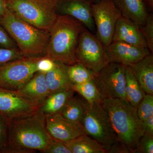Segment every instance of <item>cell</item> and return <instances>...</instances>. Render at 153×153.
Returning a JSON list of instances; mask_svg holds the SVG:
<instances>
[{"instance_id": "obj_11", "label": "cell", "mask_w": 153, "mask_h": 153, "mask_svg": "<svg viewBox=\"0 0 153 153\" xmlns=\"http://www.w3.org/2000/svg\"><path fill=\"white\" fill-rule=\"evenodd\" d=\"M38 108L18 91L0 87V115L9 122L33 116Z\"/></svg>"}, {"instance_id": "obj_34", "label": "cell", "mask_w": 153, "mask_h": 153, "mask_svg": "<svg viewBox=\"0 0 153 153\" xmlns=\"http://www.w3.org/2000/svg\"><path fill=\"white\" fill-rule=\"evenodd\" d=\"M106 153H134V151L123 143L117 141L110 147Z\"/></svg>"}, {"instance_id": "obj_3", "label": "cell", "mask_w": 153, "mask_h": 153, "mask_svg": "<svg viewBox=\"0 0 153 153\" xmlns=\"http://www.w3.org/2000/svg\"><path fill=\"white\" fill-rule=\"evenodd\" d=\"M100 104L107 114L117 141L123 143L135 153L145 134L137 108L127 100L120 98H103Z\"/></svg>"}, {"instance_id": "obj_12", "label": "cell", "mask_w": 153, "mask_h": 153, "mask_svg": "<svg viewBox=\"0 0 153 153\" xmlns=\"http://www.w3.org/2000/svg\"><path fill=\"white\" fill-rule=\"evenodd\" d=\"M46 128L51 137L63 142L86 134L80 123L66 119L60 114L45 117Z\"/></svg>"}, {"instance_id": "obj_2", "label": "cell", "mask_w": 153, "mask_h": 153, "mask_svg": "<svg viewBox=\"0 0 153 153\" xmlns=\"http://www.w3.org/2000/svg\"><path fill=\"white\" fill-rule=\"evenodd\" d=\"M84 26L67 15H58L49 31L45 57L70 66L77 63L76 52Z\"/></svg>"}, {"instance_id": "obj_13", "label": "cell", "mask_w": 153, "mask_h": 153, "mask_svg": "<svg viewBox=\"0 0 153 153\" xmlns=\"http://www.w3.org/2000/svg\"><path fill=\"white\" fill-rule=\"evenodd\" d=\"M110 62L131 66L149 55L147 48L121 41H112L105 47Z\"/></svg>"}, {"instance_id": "obj_38", "label": "cell", "mask_w": 153, "mask_h": 153, "mask_svg": "<svg viewBox=\"0 0 153 153\" xmlns=\"http://www.w3.org/2000/svg\"><path fill=\"white\" fill-rule=\"evenodd\" d=\"M88 1L92 3V4H94V3L98 2L100 0H88Z\"/></svg>"}, {"instance_id": "obj_4", "label": "cell", "mask_w": 153, "mask_h": 153, "mask_svg": "<svg viewBox=\"0 0 153 153\" xmlns=\"http://www.w3.org/2000/svg\"><path fill=\"white\" fill-rule=\"evenodd\" d=\"M0 24L25 57L45 56L49 41V32L25 22L8 9L0 18Z\"/></svg>"}, {"instance_id": "obj_25", "label": "cell", "mask_w": 153, "mask_h": 153, "mask_svg": "<svg viewBox=\"0 0 153 153\" xmlns=\"http://www.w3.org/2000/svg\"><path fill=\"white\" fill-rule=\"evenodd\" d=\"M60 114L66 119L74 122L80 123L83 114V108L79 98L74 96L68 99L61 111Z\"/></svg>"}, {"instance_id": "obj_37", "label": "cell", "mask_w": 153, "mask_h": 153, "mask_svg": "<svg viewBox=\"0 0 153 153\" xmlns=\"http://www.w3.org/2000/svg\"><path fill=\"white\" fill-rule=\"evenodd\" d=\"M144 2L149 7L151 10H153V0H143Z\"/></svg>"}, {"instance_id": "obj_35", "label": "cell", "mask_w": 153, "mask_h": 153, "mask_svg": "<svg viewBox=\"0 0 153 153\" xmlns=\"http://www.w3.org/2000/svg\"><path fill=\"white\" fill-rule=\"evenodd\" d=\"M142 126L145 133L153 135V116L143 121Z\"/></svg>"}, {"instance_id": "obj_21", "label": "cell", "mask_w": 153, "mask_h": 153, "mask_svg": "<svg viewBox=\"0 0 153 153\" xmlns=\"http://www.w3.org/2000/svg\"><path fill=\"white\" fill-rule=\"evenodd\" d=\"M71 153H106V149L87 134L64 142Z\"/></svg>"}, {"instance_id": "obj_22", "label": "cell", "mask_w": 153, "mask_h": 153, "mask_svg": "<svg viewBox=\"0 0 153 153\" xmlns=\"http://www.w3.org/2000/svg\"><path fill=\"white\" fill-rule=\"evenodd\" d=\"M125 92L127 100L135 108L146 94L129 66H126Z\"/></svg>"}, {"instance_id": "obj_1", "label": "cell", "mask_w": 153, "mask_h": 153, "mask_svg": "<svg viewBox=\"0 0 153 153\" xmlns=\"http://www.w3.org/2000/svg\"><path fill=\"white\" fill-rule=\"evenodd\" d=\"M52 138L46 128L45 117L38 111L9 122L7 143L2 153H44Z\"/></svg>"}, {"instance_id": "obj_30", "label": "cell", "mask_w": 153, "mask_h": 153, "mask_svg": "<svg viewBox=\"0 0 153 153\" xmlns=\"http://www.w3.org/2000/svg\"><path fill=\"white\" fill-rule=\"evenodd\" d=\"M9 126V122L0 115V153H2L7 143Z\"/></svg>"}, {"instance_id": "obj_29", "label": "cell", "mask_w": 153, "mask_h": 153, "mask_svg": "<svg viewBox=\"0 0 153 153\" xmlns=\"http://www.w3.org/2000/svg\"><path fill=\"white\" fill-rule=\"evenodd\" d=\"M135 153H153V135L144 134L137 145Z\"/></svg>"}, {"instance_id": "obj_16", "label": "cell", "mask_w": 153, "mask_h": 153, "mask_svg": "<svg viewBox=\"0 0 153 153\" xmlns=\"http://www.w3.org/2000/svg\"><path fill=\"white\" fill-rule=\"evenodd\" d=\"M112 41H121L147 48L139 26L122 16L116 25Z\"/></svg>"}, {"instance_id": "obj_14", "label": "cell", "mask_w": 153, "mask_h": 153, "mask_svg": "<svg viewBox=\"0 0 153 153\" xmlns=\"http://www.w3.org/2000/svg\"><path fill=\"white\" fill-rule=\"evenodd\" d=\"M58 15L74 18L89 31L95 28L92 12V3L88 0H60L57 8Z\"/></svg>"}, {"instance_id": "obj_26", "label": "cell", "mask_w": 153, "mask_h": 153, "mask_svg": "<svg viewBox=\"0 0 153 153\" xmlns=\"http://www.w3.org/2000/svg\"><path fill=\"white\" fill-rule=\"evenodd\" d=\"M153 95L146 94L137 108L138 116L142 121L153 116Z\"/></svg>"}, {"instance_id": "obj_18", "label": "cell", "mask_w": 153, "mask_h": 153, "mask_svg": "<svg viewBox=\"0 0 153 153\" xmlns=\"http://www.w3.org/2000/svg\"><path fill=\"white\" fill-rule=\"evenodd\" d=\"M130 66L145 93L153 94V56L150 54Z\"/></svg>"}, {"instance_id": "obj_28", "label": "cell", "mask_w": 153, "mask_h": 153, "mask_svg": "<svg viewBox=\"0 0 153 153\" xmlns=\"http://www.w3.org/2000/svg\"><path fill=\"white\" fill-rule=\"evenodd\" d=\"M24 57L19 49L0 48V66Z\"/></svg>"}, {"instance_id": "obj_19", "label": "cell", "mask_w": 153, "mask_h": 153, "mask_svg": "<svg viewBox=\"0 0 153 153\" xmlns=\"http://www.w3.org/2000/svg\"><path fill=\"white\" fill-rule=\"evenodd\" d=\"M56 62L55 67L45 74L50 94L72 89V84L67 73L68 65Z\"/></svg>"}, {"instance_id": "obj_33", "label": "cell", "mask_w": 153, "mask_h": 153, "mask_svg": "<svg viewBox=\"0 0 153 153\" xmlns=\"http://www.w3.org/2000/svg\"><path fill=\"white\" fill-rule=\"evenodd\" d=\"M0 46L4 48L17 49V46L7 32L0 24Z\"/></svg>"}, {"instance_id": "obj_8", "label": "cell", "mask_w": 153, "mask_h": 153, "mask_svg": "<svg viewBox=\"0 0 153 153\" xmlns=\"http://www.w3.org/2000/svg\"><path fill=\"white\" fill-rule=\"evenodd\" d=\"M40 57L25 56L1 65L0 87L19 90L38 72L36 65Z\"/></svg>"}, {"instance_id": "obj_17", "label": "cell", "mask_w": 153, "mask_h": 153, "mask_svg": "<svg viewBox=\"0 0 153 153\" xmlns=\"http://www.w3.org/2000/svg\"><path fill=\"white\" fill-rule=\"evenodd\" d=\"M122 16L139 26L144 25L149 16L143 0H113Z\"/></svg>"}, {"instance_id": "obj_7", "label": "cell", "mask_w": 153, "mask_h": 153, "mask_svg": "<svg viewBox=\"0 0 153 153\" xmlns=\"http://www.w3.org/2000/svg\"><path fill=\"white\" fill-rule=\"evenodd\" d=\"M77 63L97 75L110 63L105 46L87 29L82 30L76 52Z\"/></svg>"}, {"instance_id": "obj_10", "label": "cell", "mask_w": 153, "mask_h": 153, "mask_svg": "<svg viewBox=\"0 0 153 153\" xmlns=\"http://www.w3.org/2000/svg\"><path fill=\"white\" fill-rule=\"evenodd\" d=\"M97 37L105 47L112 42L115 28L121 13L113 0H100L92 4Z\"/></svg>"}, {"instance_id": "obj_27", "label": "cell", "mask_w": 153, "mask_h": 153, "mask_svg": "<svg viewBox=\"0 0 153 153\" xmlns=\"http://www.w3.org/2000/svg\"><path fill=\"white\" fill-rule=\"evenodd\" d=\"M143 36L145 38L148 49L153 52V17L152 15L148 16L144 25L139 26Z\"/></svg>"}, {"instance_id": "obj_5", "label": "cell", "mask_w": 153, "mask_h": 153, "mask_svg": "<svg viewBox=\"0 0 153 153\" xmlns=\"http://www.w3.org/2000/svg\"><path fill=\"white\" fill-rule=\"evenodd\" d=\"M60 0H5L7 8L25 22L49 32L57 19Z\"/></svg>"}, {"instance_id": "obj_36", "label": "cell", "mask_w": 153, "mask_h": 153, "mask_svg": "<svg viewBox=\"0 0 153 153\" xmlns=\"http://www.w3.org/2000/svg\"><path fill=\"white\" fill-rule=\"evenodd\" d=\"M7 10L5 0H0V18L5 13Z\"/></svg>"}, {"instance_id": "obj_20", "label": "cell", "mask_w": 153, "mask_h": 153, "mask_svg": "<svg viewBox=\"0 0 153 153\" xmlns=\"http://www.w3.org/2000/svg\"><path fill=\"white\" fill-rule=\"evenodd\" d=\"M74 92L71 89L50 94L43 104L39 107L38 112L45 117L60 114L68 99L74 96Z\"/></svg>"}, {"instance_id": "obj_24", "label": "cell", "mask_w": 153, "mask_h": 153, "mask_svg": "<svg viewBox=\"0 0 153 153\" xmlns=\"http://www.w3.org/2000/svg\"><path fill=\"white\" fill-rule=\"evenodd\" d=\"M91 80L79 84L72 85V89L81 95L89 103L101 102L102 98L101 94L94 83Z\"/></svg>"}, {"instance_id": "obj_15", "label": "cell", "mask_w": 153, "mask_h": 153, "mask_svg": "<svg viewBox=\"0 0 153 153\" xmlns=\"http://www.w3.org/2000/svg\"><path fill=\"white\" fill-rule=\"evenodd\" d=\"M24 98L35 106H41L50 92L45 78V74L37 72L20 89L17 91Z\"/></svg>"}, {"instance_id": "obj_23", "label": "cell", "mask_w": 153, "mask_h": 153, "mask_svg": "<svg viewBox=\"0 0 153 153\" xmlns=\"http://www.w3.org/2000/svg\"><path fill=\"white\" fill-rule=\"evenodd\" d=\"M67 73L72 85L94 80L95 76L92 71L79 63L68 66Z\"/></svg>"}, {"instance_id": "obj_32", "label": "cell", "mask_w": 153, "mask_h": 153, "mask_svg": "<svg viewBox=\"0 0 153 153\" xmlns=\"http://www.w3.org/2000/svg\"><path fill=\"white\" fill-rule=\"evenodd\" d=\"M55 63L56 62L49 57L45 56L41 57L37 63V71L46 74L54 68Z\"/></svg>"}, {"instance_id": "obj_31", "label": "cell", "mask_w": 153, "mask_h": 153, "mask_svg": "<svg viewBox=\"0 0 153 153\" xmlns=\"http://www.w3.org/2000/svg\"><path fill=\"white\" fill-rule=\"evenodd\" d=\"M44 153H71L65 143L52 138Z\"/></svg>"}, {"instance_id": "obj_6", "label": "cell", "mask_w": 153, "mask_h": 153, "mask_svg": "<svg viewBox=\"0 0 153 153\" xmlns=\"http://www.w3.org/2000/svg\"><path fill=\"white\" fill-rule=\"evenodd\" d=\"M79 100L83 108L80 123L86 134L99 143L107 150L117 141L107 114L100 102L89 103L82 97Z\"/></svg>"}, {"instance_id": "obj_9", "label": "cell", "mask_w": 153, "mask_h": 153, "mask_svg": "<svg viewBox=\"0 0 153 153\" xmlns=\"http://www.w3.org/2000/svg\"><path fill=\"white\" fill-rule=\"evenodd\" d=\"M94 80L102 98L127 100L125 92V66L110 62L96 75Z\"/></svg>"}]
</instances>
